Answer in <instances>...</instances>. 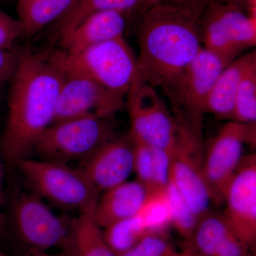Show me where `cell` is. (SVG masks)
<instances>
[{
    "mask_svg": "<svg viewBox=\"0 0 256 256\" xmlns=\"http://www.w3.org/2000/svg\"><path fill=\"white\" fill-rule=\"evenodd\" d=\"M94 212H80L74 218L72 236L66 252L70 256H118L106 242Z\"/></svg>",
    "mask_w": 256,
    "mask_h": 256,
    "instance_id": "obj_18",
    "label": "cell"
},
{
    "mask_svg": "<svg viewBox=\"0 0 256 256\" xmlns=\"http://www.w3.org/2000/svg\"><path fill=\"white\" fill-rule=\"evenodd\" d=\"M249 248L250 247L232 232L214 256H249Z\"/></svg>",
    "mask_w": 256,
    "mask_h": 256,
    "instance_id": "obj_30",
    "label": "cell"
},
{
    "mask_svg": "<svg viewBox=\"0 0 256 256\" xmlns=\"http://www.w3.org/2000/svg\"><path fill=\"white\" fill-rule=\"evenodd\" d=\"M206 0L163 1L141 13L138 75L152 86H172L202 50L200 16Z\"/></svg>",
    "mask_w": 256,
    "mask_h": 256,
    "instance_id": "obj_1",
    "label": "cell"
},
{
    "mask_svg": "<svg viewBox=\"0 0 256 256\" xmlns=\"http://www.w3.org/2000/svg\"><path fill=\"white\" fill-rule=\"evenodd\" d=\"M110 120L86 116L54 122L38 138L33 152L42 160L82 162L116 137Z\"/></svg>",
    "mask_w": 256,
    "mask_h": 256,
    "instance_id": "obj_5",
    "label": "cell"
},
{
    "mask_svg": "<svg viewBox=\"0 0 256 256\" xmlns=\"http://www.w3.org/2000/svg\"><path fill=\"white\" fill-rule=\"evenodd\" d=\"M172 256H201L198 255L196 252H192V250H188L185 248L182 252H176L173 254Z\"/></svg>",
    "mask_w": 256,
    "mask_h": 256,
    "instance_id": "obj_34",
    "label": "cell"
},
{
    "mask_svg": "<svg viewBox=\"0 0 256 256\" xmlns=\"http://www.w3.org/2000/svg\"><path fill=\"white\" fill-rule=\"evenodd\" d=\"M64 73L50 55L25 50L11 78L8 114L0 153L13 164L28 158L54 120Z\"/></svg>",
    "mask_w": 256,
    "mask_h": 256,
    "instance_id": "obj_2",
    "label": "cell"
},
{
    "mask_svg": "<svg viewBox=\"0 0 256 256\" xmlns=\"http://www.w3.org/2000/svg\"><path fill=\"white\" fill-rule=\"evenodd\" d=\"M229 1L238 5L250 14H256V0H229Z\"/></svg>",
    "mask_w": 256,
    "mask_h": 256,
    "instance_id": "obj_33",
    "label": "cell"
},
{
    "mask_svg": "<svg viewBox=\"0 0 256 256\" xmlns=\"http://www.w3.org/2000/svg\"><path fill=\"white\" fill-rule=\"evenodd\" d=\"M149 195L144 185L138 181H126L99 196L94 214L101 228L138 214Z\"/></svg>",
    "mask_w": 256,
    "mask_h": 256,
    "instance_id": "obj_16",
    "label": "cell"
},
{
    "mask_svg": "<svg viewBox=\"0 0 256 256\" xmlns=\"http://www.w3.org/2000/svg\"><path fill=\"white\" fill-rule=\"evenodd\" d=\"M200 28L204 48L230 62L256 44V14L229 0H206Z\"/></svg>",
    "mask_w": 256,
    "mask_h": 256,
    "instance_id": "obj_7",
    "label": "cell"
},
{
    "mask_svg": "<svg viewBox=\"0 0 256 256\" xmlns=\"http://www.w3.org/2000/svg\"><path fill=\"white\" fill-rule=\"evenodd\" d=\"M127 98L130 137L152 148L172 152L180 126L156 88L138 75Z\"/></svg>",
    "mask_w": 256,
    "mask_h": 256,
    "instance_id": "obj_8",
    "label": "cell"
},
{
    "mask_svg": "<svg viewBox=\"0 0 256 256\" xmlns=\"http://www.w3.org/2000/svg\"><path fill=\"white\" fill-rule=\"evenodd\" d=\"M20 54L0 48V84L11 79L16 68Z\"/></svg>",
    "mask_w": 256,
    "mask_h": 256,
    "instance_id": "obj_31",
    "label": "cell"
},
{
    "mask_svg": "<svg viewBox=\"0 0 256 256\" xmlns=\"http://www.w3.org/2000/svg\"><path fill=\"white\" fill-rule=\"evenodd\" d=\"M0 85H2V84H0Z\"/></svg>",
    "mask_w": 256,
    "mask_h": 256,
    "instance_id": "obj_38",
    "label": "cell"
},
{
    "mask_svg": "<svg viewBox=\"0 0 256 256\" xmlns=\"http://www.w3.org/2000/svg\"><path fill=\"white\" fill-rule=\"evenodd\" d=\"M256 128V122L229 120L204 152V170L213 204L224 203L226 191L242 161L244 144L255 148Z\"/></svg>",
    "mask_w": 256,
    "mask_h": 256,
    "instance_id": "obj_10",
    "label": "cell"
},
{
    "mask_svg": "<svg viewBox=\"0 0 256 256\" xmlns=\"http://www.w3.org/2000/svg\"><path fill=\"white\" fill-rule=\"evenodd\" d=\"M126 15L118 11L98 12L89 15L74 30L60 37L64 52L76 53L102 42L124 36Z\"/></svg>",
    "mask_w": 256,
    "mask_h": 256,
    "instance_id": "obj_15",
    "label": "cell"
},
{
    "mask_svg": "<svg viewBox=\"0 0 256 256\" xmlns=\"http://www.w3.org/2000/svg\"><path fill=\"white\" fill-rule=\"evenodd\" d=\"M176 252L166 234L150 233L120 256H172Z\"/></svg>",
    "mask_w": 256,
    "mask_h": 256,
    "instance_id": "obj_26",
    "label": "cell"
},
{
    "mask_svg": "<svg viewBox=\"0 0 256 256\" xmlns=\"http://www.w3.org/2000/svg\"><path fill=\"white\" fill-rule=\"evenodd\" d=\"M254 62H256V52L234 60L224 69L210 90L206 114H212L218 120H232L239 84L246 69Z\"/></svg>",
    "mask_w": 256,
    "mask_h": 256,
    "instance_id": "obj_17",
    "label": "cell"
},
{
    "mask_svg": "<svg viewBox=\"0 0 256 256\" xmlns=\"http://www.w3.org/2000/svg\"><path fill=\"white\" fill-rule=\"evenodd\" d=\"M2 156L0 153V233L2 232L5 224V216L3 212L4 206V169H3Z\"/></svg>",
    "mask_w": 256,
    "mask_h": 256,
    "instance_id": "obj_32",
    "label": "cell"
},
{
    "mask_svg": "<svg viewBox=\"0 0 256 256\" xmlns=\"http://www.w3.org/2000/svg\"><path fill=\"white\" fill-rule=\"evenodd\" d=\"M232 120L256 122V62L249 66L239 84Z\"/></svg>",
    "mask_w": 256,
    "mask_h": 256,
    "instance_id": "obj_24",
    "label": "cell"
},
{
    "mask_svg": "<svg viewBox=\"0 0 256 256\" xmlns=\"http://www.w3.org/2000/svg\"><path fill=\"white\" fill-rule=\"evenodd\" d=\"M63 73L54 122L86 116L111 119L124 107V96L82 74Z\"/></svg>",
    "mask_w": 256,
    "mask_h": 256,
    "instance_id": "obj_12",
    "label": "cell"
},
{
    "mask_svg": "<svg viewBox=\"0 0 256 256\" xmlns=\"http://www.w3.org/2000/svg\"><path fill=\"white\" fill-rule=\"evenodd\" d=\"M32 190L64 210H94L100 192L80 170L68 164L25 158L15 164Z\"/></svg>",
    "mask_w": 256,
    "mask_h": 256,
    "instance_id": "obj_4",
    "label": "cell"
},
{
    "mask_svg": "<svg viewBox=\"0 0 256 256\" xmlns=\"http://www.w3.org/2000/svg\"><path fill=\"white\" fill-rule=\"evenodd\" d=\"M132 140L134 143L133 172L137 176L138 181L150 194L153 191V148L139 141Z\"/></svg>",
    "mask_w": 256,
    "mask_h": 256,
    "instance_id": "obj_27",
    "label": "cell"
},
{
    "mask_svg": "<svg viewBox=\"0 0 256 256\" xmlns=\"http://www.w3.org/2000/svg\"><path fill=\"white\" fill-rule=\"evenodd\" d=\"M0 256H4V254H3L2 252L1 248H0Z\"/></svg>",
    "mask_w": 256,
    "mask_h": 256,
    "instance_id": "obj_37",
    "label": "cell"
},
{
    "mask_svg": "<svg viewBox=\"0 0 256 256\" xmlns=\"http://www.w3.org/2000/svg\"><path fill=\"white\" fill-rule=\"evenodd\" d=\"M171 174L172 152L153 148V191L152 193L166 192L171 181Z\"/></svg>",
    "mask_w": 256,
    "mask_h": 256,
    "instance_id": "obj_28",
    "label": "cell"
},
{
    "mask_svg": "<svg viewBox=\"0 0 256 256\" xmlns=\"http://www.w3.org/2000/svg\"><path fill=\"white\" fill-rule=\"evenodd\" d=\"M232 62L202 47L172 86L164 90L180 124L202 134L203 117L214 84Z\"/></svg>",
    "mask_w": 256,
    "mask_h": 256,
    "instance_id": "obj_6",
    "label": "cell"
},
{
    "mask_svg": "<svg viewBox=\"0 0 256 256\" xmlns=\"http://www.w3.org/2000/svg\"><path fill=\"white\" fill-rule=\"evenodd\" d=\"M232 232L223 214L210 212L198 220L185 248L201 256H214Z\"/></svg>",
    "mask_w": 256,
    "mask_h": 256,
    "instance_id": "obj_21",
    "label": "cell"
},
{
    "mask_svg": "<svg viewBox=\"0 0 256 256\" xmlns=\"http://www.w3.org/2000/svg\"><path fill=\"white\" fill-rule=\"evenodd\" d=\"M102 232L108 245L118 256L130 250L150 234L138 215L111 224Z\"/></svg>",
    "mask_w": 256,
    "mask_h": 256,
    "instance_id": "obj_22",
    "label": "cell"
},
{
    "mask_svg": "<svg viewBox=\"0 0 256 256\" xmlns=\"http://www.w3.org/2000/svg\"><path fill=\"white\" fill-rule=\"evenodd\" d=\"M180 126V134L172 152L171 180L200 220L210 212L213 204L204 170L202 134Z\"/></svg>",
    "mask_w": 256,
    "mask_h": 256,
    "instance_id": "obj_11",
    "label": "cell"
},
{
    "mask_svg": "<svg viewBox=\"0 0 256 256\" xmlns=\"http://www.w3.org/2000/svg\"><path fill=\"white\" fill-rule=\"evenodd\" d=\"M163 1H176V0H148V2H146V4L144 5V8H143V9L142 11H141V13L144 10H146V8H149V6H152V5L156 4V3L160 2H163Z\"/></svg>",
    "mask_w": 256,
    "mask_h": 256,
    "instance_id": "obj_35",
    "label": "cell"
},
{
    "mask_svg": "<svg viewBox=\"0 0 256 256\" xmlns=\"http://www.w3.org/2000/svg\"><path fill=\"white\" fill-rule=\"evenodd\" d=\"M148 0H74L66 14L56 24L57 34L60 37L74 30L84 18L102 11L132 12L142 11Z\"/></svg>",
    "mask_w": 256,
    "mask_h": 256,
    "instance_id": "obj_20",
    "label": "cell"
},
{
    "mask_svg": "<svg viewBox=\"0 0 256 256\" xmlns=\"http://www.w3.org/2000/svg\"><path fill=\"white\" fill-rule=\"evenodd\" d=\"M166 194L171 210V226L188 240L196 228L198 218L172 180L166 188Z\"/></svg>",
    "mask_w": 256,
    "mask_h": 256,
    "instance_id": "obj_25",
    "label": "cell"
},
{
    "mask_svg": "<svg viewBox=\"0 0 256 256\" xmlns=\"http://www.w3.org/2000/svg\"><path fill=\"white\" fill-rule=\"evenodd\" d=\"M11 218L18 236L32 252L66 249L70 242L74 220L57 215L34 192L14 197Z\"/></svg>",
    "mask_w": 256,
    "mask_h": 256,
    "instance_id": "obj_9",
    "label": "cell"
},
{
    "mask_svg": "<svg viewBox=\"0 0 256 256\" xmlns=\"http://www.w3.org/2000/svg\"><path fill=\"white\" fill-rule=\"evenodd\" d=\"M134 143L128 133L114 138L80 163L78 169L100 193L128 181L134 170Z\"/></svg>",
    "mask_w": 256,
    "mask_h": 256,
    "instance_id": "obj_14",
    "label": "cell"
},
{
    "mask_svg": "<svg viewBox=\"0 0 256 256\" xmlns=\"http://www.w3.org/2000/svg\"><path fill=\"white\" fill-rule=\"evenodd\" d=\"M24 35L21 22L0 9V48L12 50L15 42Z\"/></svg>",
    "mask_w": 256,
    "mask_h": 256,
    "instance_id": "obj_29",
    "label": "cell"
},
{
    "mask_svg": "<svg viewBox=\"0 0 256 256\" xmlns=\"http://www.w3.org/2000/svg\"><path fill=\"white\" fill-rule=\"evenodd\" d=\"M32 256H52L47 252H32Z\"/></svg>",
    "mask_w": 256,
    "mask_h": 256,
    "instance_id": "obj_36",
    "label": "cell"
},
{
    "mask_svg": "<svg viewBox=\"0 0 256 256\" xmlns=\"http://www.w3.org/2000/svg\"><path fill=\"white\" fill-rule=\"evenodd\" d=\"M224 218L249 247L256 240V156H242L224 200Z\"/></svg>",
    "mask_w": 256,
    "mask_h": 256,
    "instance_id": "obj_13",
    "label": "cell"
},
{
    "mask_svg": "<svg viewBox=\"0 0 256 256\" xmlns=\"http://www.w3.org/2000/svg\"><path fill=\"white\" fill-rule=\"evenodd\" d=\"M137 215L149 233L166 234L171 226V210L166 191L149 194Z\"/></svg>",
    "mask_w": 256,
    "mask_h": 256,
    "instance_id": "obj_23",
    "label": "cell"
},
{
    "mask_svg": "<svg viewBox=\"0 0 256 256\" xmlns=\"http://www.w3.org/2000/svg\"><path fill=\"white\" fill-rule=\"evenodd\" d=\"M16 2L24 34L32 36L63 18L74 0H16Z\"/></svg>",
    "mask_w": 256,
    "mask_h": 256,
    "instance_id": "obj_19",
    "label": "cell"
},
{
    "mask_svg": "<svg viewBox=\"0 0 256 256\" xmlns=\"http://www.w3.org/2000/svg\"><path fill=\"white\" fill-rule=\"evenodd\" d=\"M50 55L62 72L82 74L124 97L138 75V58L124 36L76 53L60 50Z\"/></svg>",
    "mask_w": 256,
    "mask_h": 256,
    "instance_id": "obj_3",
    "label": "cell"
}]
</instances>
